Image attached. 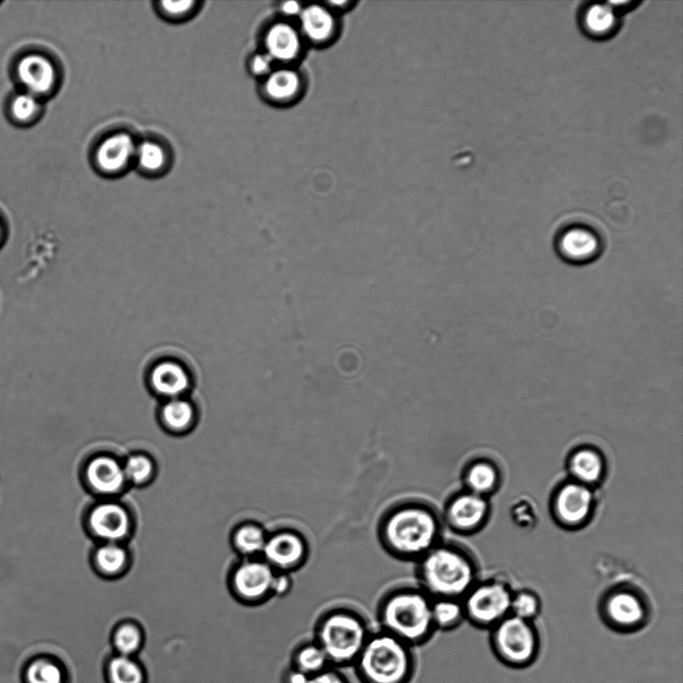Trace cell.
Returning a JSON list of instances; mask_svg holds the SVG:
<instances>
[{
	"mask_svg": "<svg viewBox=\"0 0 683 683\" xmlns=\"http://www.w3.org/2000/svg\"><path fill=\"white\" fill-rule=\"evenodd\" d=\"M431 615L436 631H451L465 619L461 600L452 598L432 599Z\"/></svg>",
	"mask_w": 683,
	"mask_h": 683,
	"instance_id": "d4e9b609",
	"label": "cell"
},
{
	"mask_svg": "<svg viewBox=\"0 0 683 683\" xmlns=\"http://www.w3.org/2000/svg\"><path fill=\"white\" fill-rule=\"evenodd\" d=\"M499 477L496 465L488 460L479 459L467 465L463 481L467 491L485 497L497 489Z\"/></svg>",
	"mask_w": 683,
	"mask_h": 683,
	"instance_id": "44dd1931",
	"label": "cell"
},
{
	"mask_svg": "<svg viewBox=\"0 0 683 683\" xmlns=\"http://www.w3.org/2000/svg\"><path fill=\"white\" fill-rule=\"evenodd\" d=\"M108 683H145L146 674L143 666L133 657L116 654L112 656L105 668Z\"/></svg>",
	"mask_w": 683,
	"mask_h": 683,
	"instance_id": "cb8c5ba5",
	"label": "cell"
},
{
	"mask_svg": "<svg viewBox=\"0 0 683 683\" xmlns=\"http://www.w3.org/2000/svg\"><path fill=\"white\" fill-rule=\"evenodd\" d=\"M19 81L34 96L50 93L57 81L53 63L43 55L29 54L21 58L16 69Z\"/></svg>",
	"mask_w": 683,
	"mask_h": 683,
	"instance_id": "e0dca14e",
	"label": "cell"
},
{
	"mask_svg": "<svg viewBox=\"0 0 683 683\" xmlns=\"http://www.w3.org/2000/svg\"><path fill=\"white\" fill-rule=\"evenodd\" d=\"M442 520L424 503L405 502L391 507L379 525L382 545L393 556L419 560L440 543Z\"/></svg>",
	"mask_w": 683,
	"mask_h": 683,
	"instance_id": "6da1fadb",
	"label": "cell"
},
{
	"mask_svg": "<svg viewBox=\"0 0 683 683\" xmlns=\"http://www.w3.org/2000/svg\"><path fill=\"white\" fill-rule=\"evenodd\" d=\"M134 160L144 173L157 174L166 168L168 153L160 143L144 140L137 144Z\"/></svg>",
	"mask_w": 683,
	"mask_h": 683,
	"instance_id": "f546056e",
	"label": "cell"
},
{
	"mask_svg": "<svg viewBox=\"0 0 683 683\" xmlns=\"http://www.w3.org/2000/svg\"><path fill=\"white\" fill-rule=\"evenodd\" d=\"M368 624L358 612L333 608L318 619L314 638L332 667H352L370 634Z\"/></svg>",
	"mask_w": 683,
	"mask_h": 683,
	"instance_id": "5b68a950",
	"label": "cell"
},
{
	"mask_svg": "<svg viewBox=\"0 0 683 683\" xmlns=\"http://www.w3.org/2000/svg\"><path fill=\"white\" fill-rule=\"evenodd\" d=\"M491 630L490 645L502 664L522 669L536 661L540 651V639L532 621L509 614Z\"/></svg>",
	"mask_w": 683,
	"mask_h": 683,
	"instance_id": "8992f818",
	"label": "cell"
},
{
	"mask_svg": "<svg viewBox=\"0 0 683 683\" xmlns=\"http://www.w3.org/2000/svg\"><path fill=\"white\" fill-rule=\"evenodd\" d=\"M276 571L264 560H247L233 572L232 585L243 601L258 603L272 596Z\"/></svg>",
	"mask_w": 683,
	"mask_h": 683,
	"instance_id": "7c38bea8",
	"label": "cell"
},
{
	"mask_svg": "<svg viewBox=\"0 0 683 683\" xmlns=\"http://www.w3.org/2000/svg\"><path fill=\"white\" fill-rule=\"evenodd\" d=\"M137 143L127 132H115L106 136L96 147L94 162L106 175L123 172L134 160Z\"/></svg>",
	"mask_w": 683,
	"mask_h": 683,
	"instance_id": "5bb4252c",
	"label": "cell"
},
{
	"mask_svg": "<svg viewBox=\"0 0 683 683\" xmlns=\"http://www.w3.org/2000/svg\"><path fill=\"white\" fill-rule=\"evenodd\" d=\"M291 587L290 573L276 571L272 584V596H283L290 591Z\"/></svg>",
	"mask_w": 683,
	"mask_h": 683,
	"instance_id": "ab89813d",
	"label": "cell"
},
{
	"mask_svg": "<svg viewBox=\"0 0 683 683\" xmlns=\"http://www.w3.org/2000/svg\"><path fill=\"white\" fill-rule=\"evenodd\" d=\"M123 469L128 483L142 485L153 478L155 464L145 454H132L126 458Z\"/></svg>",
	"mask_w": 683,
	"mask_h": 683,
	"instance_id": "836d02e7",
	"label": "cell"
},
{
	"mask_svg": "<svg viewBox=\"0 0 683 683\" xmlns=\"http://www.w3.org/2000/svg\"><path fill=\"white\" fill-rule=\"evenodd\" d=\"M272 58L267 53L253 55L249 62V68L255 76H267L271 73Z\"/></svg>",
	"mask_w": 683,
	"mask_h": 683,
	"instance_id": "f35d334b",
	"label": "cell"
},
{
	"mask_svg": "<svg viewBox=\"0 0 683 683\" xmlns=\"http://www.w3.org/2000/svg\"><path fill=\"white\" fill-rule=\"evenodd\" d=\"M559 256L571 264H586L600 254L601 241L597 234L585 226L574 225L564 229L555 243Z\"/></svg>",
	"mask_w": 683,
	"mask_h": 683,
	"instance_id": "9a60e30c",
	"label": "cell"
},
{
	"mask_svg": "<svg viewBox=\"0 0 683 683\" xmlns=\"http://www.w3.org/2000/svg\"><path fill=\"white\" fill-rule=\"evenodd\" d=\"M197 2L192 0L160 1L158 10L163 17L170 20H181L190 16L196 9Z\"/></svg>",
	"mask_w": 683,
	"mask_h": 683,
	"instance_id": "8d00e7d4",
	"label": "cell"
},
{
	"mask_svg": "<svg viewBox=\"0 0 683 683\" xmlns=\"http://www.w3.org/2000/svg\"><path fill=\"white\" fill-rule=\"evenodd\" d=\"M512 592L499 580L475 583L461 599L465 619L480 628H492L510 614Z\"/></svg>",
	"mask_w": 683,
	"mask_h": 683,
	"instance_id": "52a82bcc",
	"label": "cell"
},
{
	"mask_svg": "<svg viewBox=\"0 0 683 683\" xmlns=\"http://www.w3.org/2000/svg\"><path fill=\"white\" fill-rule=\"evenodd\" d=\"M299 87V76L289 69L271 71L264 83L265 94L275 101L289 100L296 95Z\"/></svg>",
	"mask_w": 683,
	"mask_h": 683,
	"instance_id": "f1b7e54d",
	"label": "cell"
},
{
	"mask_svg": "<svg viewBox=\"0 0 683 683\" xmlns=\"http://www.w3.org/2000/svg\"><path fill=\"white\" fill-rule=\"evenodd\" d=\"M582 22L589 34L598 37L605 36L616 26L615 9L609 3L591 4L585 9Z\"/></svg>",
	"mask_w": 683,
	"mask_h": 683,
	"instance_id": "4316f807",
	"label": "cell"
},
{
	"mask_svg": "<svg viewBox=\"0 0 683 683\" xmlns=\"http://www.w3.org/2000/svg\"><path fill=\"white\" fill-rule=\"evenodd\" d=\"M149 384L154 393L169 399L178 398L186 392L191 378L185 366L173 359H164L152 367Z\"/></svg>",
	"mask_w": 683,
	"mask_h": 683,
	"instance_id": "ac0fdd59",
	"label": "cell"
},
{
	"mask_svg": "<svg viewBox=\"0 0 683 683\" xmlns=\"http://www.w3.org/2000/svg\"><path fill=\"white\" fill-rule=\"evenodd\" d=\"M488 514L487 499L465 490L449 499L443 519L456 532L472 533L483 526Z\"/></svg>",
	"mask_w": 683,
	"mask_h": 683,
	"instance_id": "8fae6325",
	"label": "cell"
},
{
	"mask_svg": "<svg viewBox=\"0 0 683 683\" xmlns=\"http://www.w3.org/2000/svg\"><path fill=\"white\" fill-rule=\"evenodd\" d=\"M300 19L305 34L313 41H324L333 32L334 19L332 15L319 5H310L305 8Z\"/></svg>",
	"mask_w": 683,
	"mask_h": 683,
	"instance_id": "484cf974",
	"label": "cell"
},
{
	"mask_svg": "<svg viewBox=\"0 0 683 683\" xmlns=\"http://www.w3.org/2000/svg\"><path fill=\"white\" fill-rule=\"evenodd\" d=\"M431 605L432 598L421 588L403 587L393 590L379 605L380 630L412 648L425 645L436 632Z\"/></svg>",
	"mask_w": 683,
	"mask_h": 683,
	"instance_id": "7a4b0ae2",
	"label": "cell"
},
{
	"mask_svg": "<svg viewBox=\"0 0 683 683\" xmlns=\"http://www.w3.org/2000/svg\"><path fill=\"white\" fill-rule=\"evenodd\" d=\"M87 522L91 533L105 543H119L129 535L132 525L127 509L114 501L92 507Z\"/></svg>",
	"mask_w": 683,
	"mask_h": 683,
	"instance_id": "4fadbf2b",
	"label": "cell"
},
{
	"mask_svg": "<svg viewBox=\"0 0 683 683\" xmlns=\"http://www.w3.org/2000/svg\"><path fill=\"white\" fill-rule=\"evenodd\" d=\"M414 648L387 632H371L352 668L360 683H411Z\"/></svg>",
	"mask_w": 683,
	"mask_h": 683,
	"instance_id": "277c9868",
	"label": "cell"
},
{
	"mask_svg": "<svg viewBox=\"0 0 683 683\" xmlns=\"http://www.w3.org/2000/svg\"><path fill=\"white\" fill-rule=\"evenodd\" d=\"M308 683H350L349 679L335 667H328L309 678Z\"/></svg>",
	"mask_w": 683,
	"mask_h": 683,
	"instance_id": "74e56055",
	"label": "cell"
},
{
	"mask_svg": "<svg viewBox=\"0 0 683 683\" xmlns=\"http://www.w3.org/2000/svg\"><path fill=\"white\" fill-rule=\"evenodd\" d=\"M10 111L18 122H29L39 114L40 103L36 96L28 92L19 94L12 99Z\"/></svg>",
	"mask_w": 683,
	"mask_h": 683,
	"instance_id": "d590c367",
	"label": "cell"
},
{
	"mask_svg": "<svg viewBox=\"0 0 683 683\" xmlns=\"http://www.w3.org/2000/svg\"><path fill=\"white\" fill-rule=\"evenodd\" d=\"M262 554L275 571L290 573L306 561L308 544L299 532L282 529L268 535Z\"/></svg>",
	"mask_w": 683,
	"mask_h": 683,
	"instance_id": "30bf717a",
	"label": "cell"
},
{
	"mask_svg": "<svg viewBox=\"0 0 683 683\" xmlns=\"http://www.w3.org/2000/svg\"><path fill=\"white\" fill-rule=\"evenodd\" d=\"M265 46L267 54L272 59L289 61L298 54L300 40L292 26L287 23H276L266 33Z\"/></svg>",
	"mask_w": 683,
	"mask_h": 683,
	"instance_id": "ffe728a7",
	"label": "cell"
},
{
	"mask_svg": "<svg viewBox=\"0 0 683 683\" xmlns=\"http://www.w3.org/2000/svg\"><path fill=\"white\" fill-rule=\"evenodd\" d=\"M309 678L303 672L289 665L281 675V683H308Z\"/></svg>",
	"mask_w": 683,
	"mask_h": 683,
	"instance_id": "60d3db41",
	"label": "cell"
},
{
	"mask_svg": "<svg viewBox=\"0 0 683 683\" xmlns=\"http://www.w3.org/2000/svg\"><path fill=\"white\" fill-rule=\"evenodd\" d=\"M26 683H64V670L52 658H36L25 669Z\"/></svg>",
	"mask_w": 683,
	"mask_h": 683,
	"instance_id": "d6a6232c",
	"label": "cell"
},
{
	"mask_svg": "<svg viewBox=\"0 0 683 683\" xmlns=\"http://www.w3.org/2000/svg\"><path fill=\"white\" fill-rule=\"evenodd\" d=\"M290 666L311 677L330 667L329 660L315 640L300 643L291 655Z\"/></svg>",
	"mask_w": 683,
	"mask_h": 683,
	"instance_id": "7402d4cb",
	"label": "cell"
},
{
	"mask_svg": "<svg viewBox=\"0 0 683 683\" xmlns=\"http://www.w3.org/2000/svg\"><path fill=\"white\" fill-rule=\"evenodd\" d=\"M128 552L119 543H104L94 552L93 560L97 570L105 576L121 573L128 564Z\"/></svg>",
	"mask_w": 683,
	"mask_h": 683,
	"instance_id": "83f0119b",
	"label": "cell"
},
{
	"mask_svg": "<svg viewBox=\"0 0 683 683\" xmlns=\"http://www.w3.org/2000/svg\"><path fill=\"white\" fill-rule=\"evenodd\" d=\"M300 4L296 1H287L281 5V10L286 15H296L300 12Z\"/></svg>",
	"mask_w": 683,
	"mask_h": 683,
	"instance_id": "b9f144b4",
	"label": "cell"
},
{
	"mask_svg": "<svg viewBox=\"0 0 683 683\" xmlns=\"http://www.w3.org/2000/svg\"><path fill=\"white\" fill-rule=\"evenodd\" d=\"M160 418L170 432L182 433L192 427L196 418L195 408L181 397L169 399L161 408Z\"/></svg>",
	"mask_w": 683,
	"mask_h": 683,
	"instance_id": "603a6c76",
	"label": "cell"
},
{
	"mask_svg": "<svg viewBox=\"0 0 683 683\" xmlns=\"http://www.w3.org/2000/svg\"><path fill=\"white\" fill-rule=\"evenodd\" d=\"M1 236H2V228H1V224H0V239H1Z\"/></svg>",
	"mask_w": 683,
	"mask_h": 683,
	"instance_id": "7bdbcfd3",
	"label": "cell"
},
{
	"mask_svg": "<svg viewBox=\"0 0 683 683\" xmlns=\"http://www.w3.org/2000/svg\"><path fill=\"white\" fill-rule=\"evenodd\" d=\"M143 642L142 630L134 623H122L112 634V645L119 655L133 657L141 650Z\"/></svg>",
	"mask_w": 683,
	"mask_h": 683,
	"instance_id": "1f68e13d",
	"label": "cell"
},
{
	"mask_svg": "<svg viewBox=\"0 0 683 683\" xmlns=\"http://www.w3.org/2000/svg\"><path fill=\"white\" fill-rule=\"evenodd\" d=\"M85 479L90 489L106 496L121 492L128 483L123 464L108 455H98L88 461Z\"/></svg>",
	"mask_w": 683,
	"mask_h": 683,
	"instance_id": "2e32d148",
	"label": "cell"
},
{
	"mask_svg": "<svg viewBox=\"0 0 683 683\" xmlns=\"http://www.w3.org/2000/svg\"><path fill=\"white\" fill-rule=\"evenodd\" d=\"M420 588L432 599H462L476 583L473 558L457 545L439 543L418 560Z\"/></svg>",
	"mask_w": 683,
	"mask_h": 683,
	"instance_id": "3957f363",
	"label": "cell"
},
{
	"mask_svg": "<svg viewBox=\"0 0 683 683\" xmlns=\"http://www.w3.org/2000/svg\"><path fill=\"white\" fill-rule=\"evenodd\" d=\"M540 602L538 597L529 591H521L512 595L510 614L532 621L539 613Z\"/></svg>",
	"mask_w": 683,
	"mask_h": 683,
	"instance_id": "e575fe53",
	"label": "cell"
},
{
	"mask_svg": "<svg viewBox=\"0 0 683 683\" xmlns=\"http://www.w3.org/2000/svg\"><path fill=\"white\" fill-rule=\"evenodd\" d=\"M268 535L265 530L253 523L239 526L233 535L235 548L245 556L262 554Z\"/></svg>",
	"mask_w": 683,
	"mask_h": 683,
	"instance_id": "4dcf8cb0",
	"label": "cell"
},
{
	"mask_svg": "<svg viewBox=\"0 0 683 683\" xmlns=\"http://www.w3.org/2000/svg\"><path fill=\"white\" fill-rule=\"evenodd\" d=\"M568 469L573 481L591 487L602 480L605 462L596 449L580 447L569 457Z\"/></svg>",
	"mask_w": 683,
	"mask_h": 683,
	"instance_id": "d6986e66",
	"label": "cell"
},
{
	"mask_svg": "<svg viewBox=\"0 0 683 683\" xmlns=\"http://www.w3.org/2000/svg\"><path fill=\"white\" fill-rule=\"evenodd\" d=\"M600 611L606 625L621 633L635 632L644 627L650 613L642 595L627 587L607 594Z\"/></svg>",
	"mask_w": 683,
	"mask_h": 683,
	"instance_id": "ba28073f",
	"label": "cell"
},
{
	"mask_svg": "<svg viewBox=\"0 0 683 683\" xmlns=\"http://www.w3.org/2000/svg\"><path fill=\"white\" fill-rule=\"evenodd\" d=\"M594 506L591 487L576 481L563 483L556 489L552 508L556 520L566 527H579L590 517Z\"/></svg>",
	"mask_w": 683,
	"mask_h": 683,
	"instance_id": "9c48e42d",
	"label": "cell"
}]
</instances>
